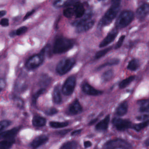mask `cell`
Listing matches in <instances>:
<instances>
[{"label": "cell", "instance_id": "45", "mask_svg": "<svg viewBox=\"0 0 149 149\" xmlns=\"http://www.w3.org/2000/svg\"><path fill=\"white\" fill-rule=\"evenodd\" d=\"M6 85V82H5V80H4V79L1 78V80H0V89H1V91H2V90L4 89Z\"/></svg>", "mask_w": 149, "mask_h": 149}, {"label": "cell", "instance_id": "9", "mask_svg": "<svg viewBox=\"0 0 149 149\" xmlns=\"http://www.w3.org/2000/svg\"><path fill=\"white\" fill-rule=\"evenodd\" d=\"M112 123L118 130L124 131L132 127V123L128 119L115 118L112 120Z\"/></svg>", "mask_w": 149, "mask_h": 149}, {"label": "cell", "instance_id": "17", "mask_svg": "<svg viewBox=\"0 0 149 149\" xmlns=\"http://www.w3.org/2000/svg\"><path fill=\"white\" fill-rule=\"evenodd\" d=\"M75 11V16L77 18H82L85 14V9L84 3L79 2L74 7Z\"/></svg>", "mask_w": 149, "mask_h": 149}, {"label": "cell", "instance_id": "35", "mask_svg": "<svg viewBox=\"0 0 149 149\" xmlns=\"http://www.w3.org/2000/svg\"><path fill=\"white\" fill-rule=\"evenodd\" d=\"M14 101L15 104H16V106L19 108H22L24 105V102H23V100L21 99L19 97H15L14 98Z\"/></svg>", "mask_w": 149, "mask_h": 149}, {"label": "cell", "instance_id": "41", "mask_svg": "<svg viewBox=\"0 0 149 149\" xmlns=\"http://www.w3.org/2000/svg\"><path fill=\"white\" fill-rule=\"evenodd\" d=\"M143 113H144L143 114L137 117L136 118L137 120H139V121L144 120L149 118V111L143 112Z\"/></svg>", "mask_w": 149, "mask_h": 149}, {"label": "cell", "instance_id": "18", "mask_svg": "<svg viewBox=\"0 0 149 149\" xmlns=\"http://www.w3.org/2000/svg\"><path fill=\"white\" fill-rule=\"evenodd\" d=\"M33 125L36 127H42L45 126L47 123V120L45 118L39 115L34 116L32 120Z\"/></svg>", "mask_w": 149, "mask_h": 149}, {"label": "cell", "instance_id": "26", "mask_svg": "<svg viewBox=\"0 0 149 149\" xmlns=\"http://www.w3.org/2000/svg\"><path fill=\"white\" fill-rule=\"evenodd\" d=\"M135 78V77L134 76H132L129 77L128 78H126V79L123 80L119 84V88L121 89H123L126 88L132 82L134 81Z\"/></svg>", "mask_w": 149, "mask_h": 149}, {"label": "cell", "instance_id": "8", "mask_svg": "<svg viewBox=\"0 0 149 149\" xmlns=\"http://www.w3.org/2000/svg\"><path fill=\"white\" fill-rule=\"evenodd\" d=\"M76 84V78L74 76L69 77L65 81L62 88L63 95L69 96L72 95L74 91Z\"/></svg>", "mask_w": 149, "mask_h": 149}, {"label": "cell", "instance_id": "3", "mask_svg": "<svg viewBox=\"0 0 149 149\" xmlns=\"http://www.w3.org/2000/svg\"><path fill=\"white\" fill-rule=\"evenodd\" d=\"M73 40L63 37H59L55 41L53 48V53L62 54L66 53L74 47Z\"/></svg>", "mask_w": 149, "mask_h": 149}, {"label": "cell", "instance_id": "37", "mask_svg": "<svg viewBox=\"0 0 149 149\" xmlns=\"http://www.w3.org/2000/svg\"><path fill=\"white\" fill-rule=\"evenodd\" d=\"M125 35H123L120 36V38L118 39L117 42L115 45V49H118L119 48L121 47V46L123 45V42L125 39Z\"/></svg>", "mask_w": 149, "mask_h": 149}, {"label": "cell", "instance_id": "5", "mask_svg": "<svg viewBox=\"0 0 149 149\" xmlns=\"http://www.w3.org/2000/svg\"><path fill=\"white\" fill-rule=\"evenodd\" d=\"M45 52L42 49L40 53L30 57L27 61L25 65L26 68L29 70H33L42 64L45 57Z\"/></svg>", "mask_w": 149, "mask_h": 149}, {"label": "cell", "instance_id": "21", "mask_svg": "<svg viewBox=\"0 0 149 149\" xmlns=\"http://www.w3.org/2000/svg\"><path fill=\"white\" fill-rule=\"evenodd\" d=\"M138 103L140 105L139 111L141 112H146L149 111V99L139 100Z\"/></svg>", "mask_w": 149, "mask_h": 149}, {"label": "cell", "instance_id": "11", "mask_svg": "<svg viewBox=\"0 0 149 149\" xmlns=\"http://www.w3.org/2000/svg\"><path fill=\"white\" fill-rule=\"evenodd\" d=\"M83 108L78 99H76L69 106L68 112L71 116L78 115L82 112Z\"/></svg>", "mask_w": 149, "mask_h": 149}, {"label": "cell", "instance_id": "36", "mask_svg": "<svg viewBox=\"0 0 149 149\" xmlns=\"http://www.w3.org/2000/svg\"><path fill=\"white\" fill-rule=\"evenodd\" d=\"M58 112L57 109L55 108H51L46 110L45 113L48 116H52L57 114Z\"/></svg>", "mask_w": 149, "mask_h": 149}, {"label": "cell", "instance_id": "25", "mask_svg": "<svg viewBox=\"0 0 149 149\" xmlns=\"http://www.w3.org/2000/svg\"><path fill=\"white\" fill-rule=\"evenodd\" d=\"M69 125V123L68 122H59L51 121L49 122V125L52 128L55 129H59V128H64L67 127Z\"/></svg>", "mask_w": 149, "mask_h": 149}, {"label": "cell", "instance_id": "39", "mask_svg": "<svg viewBox=\"0 0 149 149\" xmlns=\"http://www.w3.org/2000/svg\"><path fill=\"white\" fill-rule=\"evenodd\" d=\"M67 1H63V0H58L54 1V6L56 8H61L64 6L65 3Z\"/></svg>", "mask_w": 149, "mask_h": 149}, {"label": "cell", "instance_id": "34", "mask_svg": "<svg viewBox=\"0 0 149 149\" xmlns=\"http://www.w3.org/2000/svg\"><path fill=\"white\" fill-rule=\"evenodd\" d=\"M11 121L8 120H2L0 123V131L2 132L5 129L11 125Z\"/></svg>", "mask_w": 149, "mask_h": 149}, {"label": "cell", "instance_id": "20", "mask_svg": "<svg viewBox=\"0 0 149 149\" xmlns=\"http://www.w3.org/2000/svg\"><path fill=\"white\" fill-rule=\"evenodd\" d=\"M53 101L56 104H60L62 102L61 90L59 86L55 87L53 93Z\"/></svg>", "mask_w": 149, "mask_h": 149}, {"label": "cell", "instance_id": "6", "mask_svg": "<svg viewBox=\"0 0 149 149\" xmlns=\"http://www.w3.org/2000/svg\"><path fill=\"white\" fill-rule=\"evenodd\" d=\"M76 61L74 58H66L61 60L56 65V71L61 75L69 72L74 66Z\"/></svg>", "mask_w": 149, "mask_h": 149}, {"label": "cell", "instance_id": "12", "mask_svg": "<svg viewBox=\"0 0 149 149\" xmlns=\"http://www.w3.org/2000/svg\"><path fill=\"white\" fill-rule=\"evenodd\" d=\"M149 14V3H144L140 6L136 11V16L140 20L144 19Z\"/></svg>", "mask_w": 149, "mask_h": 149}, {"label": "cell", "instance_id": "15", "mask_svg": "<svg viewBox=\"0 0 149 149\" xmlns=\"http://www.w3.org/2000/svg\"><path fill=\"white\" fill-rule=\"evenodd\" d=\"M49 138L46 135H41L36 138L30 143V146L33 149H36L38 147L47 143Z\"/></svg>", "mask_w": 149, "mask_h": 149}, {"label": "cell", "instance_id": "38", "mask_svg": "<svg viewBox=\"0 0 149 149\" xmlns=\"http://www.w3.org/2000/svg\"><path fill=\"white\" fill-rule=\"evenodd\" d=\"M28 28L26 26H22L16 30V35L20 36L25 33L27 31Z\"/></svg>", "mask_w": 149, "mask_h": 149}, {"label": "cell", "instance_id": "46", "mask_svg": "<svg viewBox=\"0 0 149 149\" xmlns=\"http://www.w3.org/2000/svg\"><path fill=\"white\" fill-rule=\"evenodd\" d=\"M82 131V129L76 130H74L71 132V135L72 136H77V135H79V134H81Z\"/></svg>", "mask_w": 149, "mask_h": 149}, {"label": "cell", "instance_id": "49", "mask_svg": "<svg viewBox=\"0 0 149 149\" xmlns=\"http://www.w3.org/2000/svg\"><path fill=\"white\" fill-rule=\"evenodd\" d=\"M9 35L10 37H12V38L15 37V36H17L16 35V30L15 31L14 30V31L10 32V33H9Z\"/></svg>", "mask_w": 149, "mask_h": 149}, {"label": "cell", "instance_id": "43", "mask_svg": "<svg viewBox=\"0 0 149 149\" xmlns=\"http://www.w3.org/2000/svg\"><path fill=\"white\" fill-rule=\"evenodd\" d=\"M0 24L3 27L8 26H9V20L7 18H3L1 20Z\"/></svg>", "mask_w": 149, "mask_h": 149}, {"label": "cell", "instance_id": "30", "mask_svg": "<svg viewBox=\"0 0 149 149\" xmlns=\"http://www.w3.org/2000/svg\"><path fill=\"white\" fill-rule=\"evenodd\" d=\"M63 15L66 18H71L75 16V11L74 7L67 8L63 12Z\"/></svg>", "mask_w": 149, "mask_h": 149}, {"label": "cell", "instance_id": "50", "mask_svg": "<svg viewBox=\"0 0 149 149\" xmlns=\"http://www.w3.org/2000/svg\"><path fill=\"white\" fill-rule=\"evenodd\" d=\"M6 14V11L5 10H1L0 12V17L2 18L3 16H5Z\"/></svg>", "mask_w": 149, "mask_h": 149}, {"label": "cell", "instance_id": "44", "mask_svg": "<svg viewBox=\"0 0 149 149\" xmlns=\"http://www.w3.org/2000/svg\"><path fill=\"white\" fill-rule=\"evenodd\" d=\"M35 12V10H32L31 11H29V12H28L26 14V15L24 16V18H23V21L26 20L27 19H28L29 18L31 15H33V14Z\"/></svg>", "mask_w": 149, "mask_h": 149}, {"label": "cell", "instance_id": "22", "mask_svg": "<svg viewBox=\"0 0 149 149\" xmlns=\"http://www.w3.org/2000/svg\"><path fill=\"white\" fill-rule=\"evenodd\" d=\"M15 140L13 139H5L0 142V149H9L14 143Z\"/></svg>", "mask_w": 149, "mask_h": 149}, {"label": "cell", "instance_id": "40", "mask_svg": "<svg viewBox=\"0 0 149 149\" xmlns=\"http://www.w3.org/2000/svg\"><path fill=\"white\" fill-rule=\"evenodd\" d=\"M80 1H74V0H70V1H67L66 3H65L64 6L67 7H70L71 6L74 7L76 4H77Z\"/></svg>", "mask_w": 149, "mask_h": 149}, {"label": "cell", "instance_id": "16", "mask_svg": "<svg viewBox=\"0 0 149 149\" xmlns=\"http://www.w3.org/2000/svg\"><path fill=\"white\" fill-rule=\"evenodd\" d=\"M110 120V116L107 115L104 119L97 123L95 126V129L97 131L106 130L108 129Z\"/></svg>", "mask_w": 149, "mask_h": 149}, {"label": "cell", "instance_id": "23", "mask_svg": "<svg viewBox=\"0 0 149 149\" xmlns=\"http://www.w3.org/2000/svg\"><path fill=\"white\" fill-rule=\"evenodd\" d=\"M139 67V62L138 60L133 59L129 62L127 66V69L131 71H136Z\"/></svg>", "mask_w": 149, "mask_h": 149}, {"label": "cell", "instance_id": "24", "mask_svg": "<svg viewBox=\"0 0 149 149\" xmlns=\"http://www.w3.org/2000/svg\"><path fill=\"white\" fill-rule=\"evenodd\" d=\"M78 144L76 141H68L63 143L61 149H77Z\"/></svg>", "mask_w": 149, "mask_h": 149}, {"label": "cell", "instance_id": "48", "mask_svg": "<svg viewBox=\"0 0 149 149\" xmlns=\"http://www.w3.org/2000/svg\"><path fill=\"white\" fill-rule=\"evenodd\" d=\"M97 120H98V118H95V119H93V120H91L90 122L89 123L88 125H93L95 124L97 122Z\"/></svg>", "mask_w": 149, "mask_h": 149}, {"label": "cell", "instance_id": "2", "mask_svg": "<svg viewBox=\"0 0 149 149\" xmlns=\"http://www.w3.org/2000/svg\"><path fill=\"white\" fill-rule=\"evenodd\" d=\"M92 14L91 13L84 15L81 19L76 21L72 23V25L76 27V32L77 33H82L87 32L92 28L95 24V21L92 19Z\"/></svg>", "mask_w": 149, "mask_h": 149}, {"label": "cell", "instance_id": "32", "mask_svg": "<svg viewBox=\"0 0 149 149\" xmlns=\"http://www.w3.org/2000/svg\"><path fill=\"white\" fill-rule=\"evenodd\" d=\"M51 81V78L47 75L45 74L42 76L40 80V84L42 86H47L50 84Z\"/></svg>", "mask_w": 149, "mask_h": 149}, {"label": "cell", "instance_id": "10", "mask_svg": "<svg viewBox=\"0 0 149 149\" xmlns=\"http://www.w3.org/2000/svg\"><path fill=\"white\" fill-rule=\"evenodd\" d=\"M118 29L115 28L113 29L109 33L104 39L99 44V47L103 48L108 46L110 44L116 39L118 34Z\"/></svg>", "mask_w": 149, "mask_h": 149}, {"label": "cell", "instance_id": "13", "mask_svg": "<svg viewBox=\"0 0 149 149\" xmlns=\"http://www.w3.org/2000/svg\"><path fill=\"white\" fill-rule=\"evenodd\" d=\"M82 91L89 95L98 96L102 94V91L97 90L87 82H84L81 86Z\"/></svg>", "mask_w": 149, "mask_h": 149}, {"label": "cell", "instance_id": "42", "mask_svg": "<svg viewBox=\"0 0 149 149\" xmlns=\"http://www.w3.org/2000/svg\"><path fill=\"white\" fill-rule=\"evenodd\" d=\"M71 130V129H65V130L58 131L56 132V134H57V135L61 136H63L67 135V134Z\"/></svg>", "mask_w": 149, "mask_h": 149}, {"label": "cell", "instance_id": "7", "mask_svg": "<svg viewBox=\"0 0 149 149\" xmlns=\"http://www.w3.org/2000/svg\"><path fill=\"white\" fill-rule=\"evenodd\" d=\"M131 144L122 139H116L107 142L104 144L105 149H131Z\"/></svg>", "mask_w": 149, "mask_h": 149}, {"label": "cell", "instance_id": "31", "mask_svg": "<svg viewBox=\"0 0 149 149\" xmlns=\"http://www.w3.org/2000/svg\"><path fill=\"white\" fill-rule=\"evenodd\" d=\"M119 63V60L118 59H113L112 60H110L109 61L105 63L104 64H102V65H101L99 66L98 68H97V70H100L101 69H102L103 68H104V67H106V66H113V65H117V64H118Z\"/></svg>", "mask_w": 149, "mask_h": 149}, {"label": "cell", "instance_id": "14", "mask_svg": "<svg viewBox=\"0 0 149 149\" xmlns=\"http://www.w3.org/2000/svg\"><path fill=\"white\" fill-rule=\"evenodd\" d=\"M20 127H15L11 130L3 131L0 134V138L1 139H13L16 136L20 130Z\"/></svg>", "mask_w": 149, "mask_h": 149}, {"label": "cell", "instance_id": "33", "mask_svg": "<svg viewBox=\"0 0 149 149\" xmlns=\"http://www.w3.org/2000/svg\"><path fill=\"white\" fill-rule=\"evenodd\" d=\"M111 49H112V47H109L105 49L98 51L97 52L95 55V58L96 59H98L102 58V57L105 56L106 54H108V52H109L111 50Z\"/></svg>", "mask_w": 149, "mask_h": 149}, {"label": "cell", "instance_id": "47", "mask_svg": "<svg viewBox=\"0 0 149 149\" xmlns=\"http://www.w3.org/2000/svg\"><path fill=\"white\" fill-rule=\"evenodd\" d=\"M92 143L90 141H85L84 143V147L85 148H89L92 146Z\"/></svg>", "mask_w": 149, "mask_h": 149}, {"label": "cell", "instance_id": "51", "mask_svg": "<svg viewBox=\"0 0 149 149\" xmlns=\"http://www.w3.org/2000/svg\"><path fill=\"white\" fill-rule=\"evenodd\" d=\"M145 144L146 145L149 146V139H146V140Z\"/></svg>", "mask_w": 149, "mask_h": 149}, {"label": "cell", "instance_id": "29", "mask_svg": "<svg viewBox=\"0 0 149 149\" xmlns=\"http://www.w3.org/2000/svg\"><path fill=\"white\" fill-rule=\"evenodd\" d=\"M113 75H114V73H113V70H107L102 75V80L104 82H107L108 81H109L113 77Z\"/></svg>", "mask_w": 149, "mask_h": 149}, {"label": "cell", "instance_id": "19", "mask_svg": "<svg viewBox=\"0 0 149 149\" xmlns=\"http://www.w3.org/2000/svg\"><path fill=\"white\" fill-rule=\"evenodd\" d=\"M128 103L126 101L121 103L116 110V114L119 116H123L127 113L128 111Z\"/></svg>", "mask_w": 149, "mask_h": 149}, {"label": "cell", "instance_id": "27", "mask_svg": "<svg viewBox=\"0 0 149 149\" xmlns=\"http://www.w3.org/2000/svg\"><path fill=\"white\" fill-rule=\"evenodd\" d=\"M46 91V90L45 88H42L38 90L37 92H36V93H35L34 95L32 97V102L33 104L36 105L38 98L40 97V96L45 93Z\"/></svg>", "mask_w": 149, "mask_h": 149}, {"label": "cell", "instance_id": "28", "mask_svg": "<svg viewBox=\"0 0 149 149\" xmlns=\"http://www.w3.org/2000/svg\"><path fill=\"white\" fill-rule=\"evenodd\" d=\"M149 125V119L146 121L133 125L132 128L137 131H139Z\"/></svg>", "mask_w": 149, "mask_h": 149}, {"label": "cell", "instance_id": "4", "mask_svg": "<svg viewBox=\"0 0 149 149\" xmlns=\"http://www.w3.org/2000/svg\"><path fill=\"white\" fill-rule=\"evenodd\" d=\"M134 18L133 12L129 10L124 11L119 15L116 22V28L122 29L129 26L132 22Z\"/></svg>", "mask_w": 149, "mask_h": 149}, {"label": "cell", "instance_id": "1", "mask_svg": "<svg viewBox=\"0 0 149 149\" xmlns=\"http://www.w3.org/2000/svg\"><path fill=\"white\" fill-rule=\"evenodd\" d=\"M121 1H112L111 6L104 15L98 23L99 28L103 27L109 25L113 20L116 17L120 9Z\"/></svg>", "mask_w": 149, "mask_h": 149}]
</instances>
